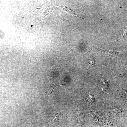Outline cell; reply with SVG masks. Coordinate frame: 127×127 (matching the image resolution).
<instances>
[{"label":"cell","mask_w":127,"mask_h":127,"mask_svg":"<svg viewBox=\"0 0 127 127\" xmlns=\"http://www.w3.org/2000/svg\"><path fill=\"white\" fill-rule=\"evenodd\" d=\"M64 85L65 84L59 82L50 85L43 92L39 95V96L38 98V102L40 99L44 96L46 95H50L55 87L59 86Z\"/></svg>","instance_id":"cell-1"},{"label":"cell","mask_w":127,"mask_h":127,"mask_svg":"<svg viewBox=\"0 0 127 127\" xmlns=\"http://www.w3.org/2000/svg\"><path fill=\"white\" fill-rule=\"evenodd\" d=\"M115 95L117 98L127 103V91L124 87H122L117 89Z\"/></svg>","instance_id":"cell-2"},{"label":"cell","mask_w":127,"mask_h":127,"mask_svg":"<svg viewBox=\"0 0 127 127\" xmlns=\"http://www.w3.org/2000/svg\"><path fill=\"white\" fill-rule=\"evenodd\" d=\"M95 48L98 51L103 52L107 55L111 56L119 57L123 54L122 52H118L115 51L105 50L99 48L97 46Z\"/></svg>","instance_id":"cell-3"},{"label":"cell","mask_w":127,"mask_h":127,"mask_svg":"<svg viewBox=\"0 0 127 127\" xmlns=\"http://www.w3.org/2000/svg\"><path fill=\"white\" fill-rule=\"evenodd\" d=\"M52 110L54 111L55 114L50 120L49 123L50 124L56 123L59 121L61 118L63 116V114L61 112L56 111L52 109Z\"/></svg>","instance_id":"cell-4"},{"label":"cell","mask_w":127,"mask_h":127,"mask_svg":"<svg viewBox=\"0 0 127 127\" xmlns=\"http://www.w3.org/2000/svg\"><path fill=\"white\" fill-rule=\"evenodd\" d=\"M95 58L93 55L91 56L87 60L85 61V65L87 72L89 68L92 65L96 64L95 62Z\"/></svg>","instance_id":"cell-5"},{"label":"cell","mask_w":127,"mask_h":127,"mask_svg":"<svg viewBox=\"0 0 127 127\" xmlns=\"http://www.w3.org/2000/svg\"><path fill=\"white\" fill-rule=\"evenodd\" d=\"M77 124L79 127H83L85 121V118L82 113H78L77 116Z\"/></svg>","instance_id":"cell-6"},{"label":"cell","mask_w":127,"mask_h":127,"mask_svg":"<svg viewBox=\"0 0 127 127\" xmlns=\"http://www.w3.org/2000/svg\"><path fill=\"white\" fill-rule=\"evenodd\" d=\"M99 81L102 87L105 91H107L108 87V83L110 80H107L102 77V75L100 76Z\"/></svg>","instance_id":"cell-7"},{"label":"cell","mask_w":127,"mask_h":127,"mask_svg":"<svg viewBox=\"0 0 127 127\" xmlns=\"http://www.w3.org/2000/svg\"><path fill=\"white\" fill-rule=\"evenodd\" d=\"M59 6L62 8L64 11H65L69 12L72 14L73 16H74L76 17H79V18L82 19L86 20V19L82 18L79 17L78 15L75 13L74 11L71 8L67 7H66L62 5Z\"/></svg>","instance_id":"cell-8"},{"label":"cell","mask_w":127,"mask_h":127,"mask_svg":"<svg viewBox=\"0 0 127 127\" xmlns=\"http://www.w3.org/2000/svg\"><path fill=\"white\" fill-rule=\"evenodd\" d=\"M86 97L87 100L90 103L94 104L95 98L92 94L89 93L86 95Z\"/></svg>","instance_id":"cell-9"},{"label":"cell","mask_w":127,"mask_h":127,"mask_svg":"<svg viewBox=\"0 0 127 127\" xmlns=\"http://www.w3.org/2000/svg\"><path fill=\"white\" fill-rule=\"evenodd\" d=\"M127 71V68L123 72L124 74L125 75L126 73V72Z\"/></svg>","instance_id":"cell-10"},{"label":"cell","mask_w":127,"mask_h":127,"mask_svg":"<svg viewBox=\"0 0 127 127\" xmlns=\"http://www.w3.org/2000/svg\"><path fill=\"white\" fill-rule=\"evenodd\" d=\"M72 48H71V49H70L69 51V52H70L71 51V50H72Z\"/></svg>","instance_id":"cell-11"}]
</instances>
